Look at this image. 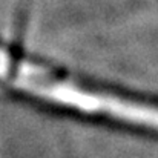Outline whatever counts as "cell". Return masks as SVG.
Instances as JSON below:
<instances>
[{
    "instance_id": "1",
    "label": "cell",
    "mask_w": 158,
    "mask_h": 158,
    "mask_svg": "<svg viewBox=\"0 0 158 158\" xmlns=\"http://www.w3.org/2000/svg\"><path fill=\"white\" fill-rule=\"evenodd\" d=\"M12 85L31 92L34 95L43 97L60 105L72 106L85 112H103L107 115L117 117L124 121L135 124H144L158 129V109L148 107L143 105L124 102L115 97L97 95L92 92L81 91L69 83L51 81L49 75L43 78H20L14 77Z\"/></svg>"
}]
</instances>
